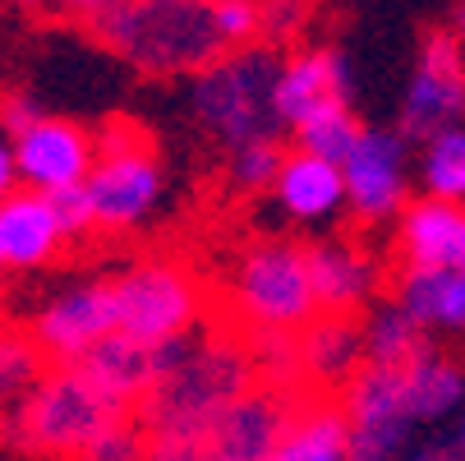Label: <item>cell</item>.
I'll list each match as a JSON object with an SVG mask.
<instances>
[{
  "mask_svg": "<svg viewBox=\"0 0 465 461\" xmlns=\"http://www.w3.org/2000/svg\"><path fill=\"white\" fill-rule=\"evenodd\" d=\"M19 5H33V10H42V0H19Z\"/></svg>",
  "mask_w": 465,
  "mask_h": 461,
  "instance_id": "cell-42",
  "label": "cell"
},
{
  "mask_svg": "<svg viewBox=\"0 0 465 461\" xmlns=\"http://www.w3.org/2000/svg\"><path fill=\"white\" fill-rule=\"evenodd\" d=\"M0 268H10V263H5V240H0Z\"/></svg>",
  "mask_w": 465,
  "mask_h": 461,
  "instance_id": "cell-41",
  "label": "cell"
},
{
  "mask_svg": "<svg viewBox=\"0 0 465 461\" xmlns=\"http://www.w3.org/2000/svg\"><path fill=\"white\" fill-rule=\"evenodd\" d=\"M129 406H120L111 392H102L79 365H55L28 402L5 420L10 438L42 456H84L115 420H124Z\"/></svg>",
  "mask_w": 465,
  "mask_h": 461,
  "instance_id": "cell-3",
  "label": "cell"
},
{
  "mask_svg": "<svg viewBox=\"0 0 465 461\" xmlns=\"http://www.w3.org/2000/svg\"><path fill=\"white\" fill-rule=\"evenodd\" d=\"M102 5H106V0H42V10H46V15H60V19H84V24H88Z\"/></svg>",
  "mask_w": 465,
  "mask_h": 461,
  "instance_id": "cell-36",
  "label": "cell"
},
{
  "mask_svg": "<svg viewBox=\"0 0 465 461\" xmlns=\"http://www.w3.org/2000/svg\"><path fill=\"white\" fill-rule=\"evenodd\" d=\"M401 254L411 268H442V273H465V204H442V199H420L401 208Z\"/></svg>",
  "mask_w": 465,
  "mask_h": 461,
  "instance_id": "cell-15",
  "label": "cell"
},
{
  "mask_svg": "<svg viewBox=\"0 0 465 461\" xmlns=\"http://www.w3.org/2000/svg\"><path fill=\"white\" fill-rule=\"evenodd\" d=\"M143 456H148V429L124 416V420H115L79 461H143Z\"/></svg>",
  "mask_w": 465,
  "mask_h": 461,
  "instance_id": "cell-31",
  "label": "cell"
},
{
  "mask_svg": "<svg viewBox=\"0 0 465 461\" xmlns=\"http://www.w3.org/2000/svg\"><path fill=\"white\" fill-rule=\"evenodd\" d=\"M401 378H406V406L415 420H442L465 397V374L438 351H420L411 365H401Z\"/></svg>",
  "mask_w": 465,
  "mask_h": 461,
  "instance_id": "cell-23",
  "label": "cell"
},
{
  "mask_svg": "<svg viewBox=\"0 0 465 461\" xmlns=\"http://www.w3.org/2000/svg\"><path fill=\"white\" fill-rule=\"evenodd\" d=\"M456 33H460V37H465V10H460V15H456Z\"/></svg>",
  "mask_w": 465,
  "mask_h": 461,
  "instance_id": "cell-40",
  "label": "cell"
},
{
  "mask_svg": "<svg viewBox=\"0 0 465 461\" xmlns=\"http://www.w3.org/2000/svg\"><path fill=\"white\" fill-rule=\"evenodd\" d=\"M84 189L102 231H134L139 222H148L162 199V162L143 129L111 125L97 139V162Z\"/></svg>",
  "mask_w": 465,
  "mask_h": 461,
  "instance_id": "cell-7",
  "label": "cell"
},
{
  "mask_svg": "<svg viewBox=\"0 0 465 461\" xmlns=\"http://www.w3.org/2000/svg\"><path fill=\"white\" fill-rule=\"evenodd\" d=\"M268 461H351L346 406H331V402L300 406Z\"/></svg>",
  "mask_w": 465,
  "mask_h": 461,
  "instance_id": "cell-22",
  "label": "cell"
},
{
  "mask_svg": "<svg viewBox=\"0 0 465 461\" xmlns=\"http://www.w3.org/2000/svg\"><path fill=\"white\" fill-rule=\"evenodd\" d=\"M193 342H198V333H193V337L162 342V346H143V342L124 337V333H111V337H102V342L79 360V369H84L102 392H111L120 406H129V402H143L148 392L193 351Z\"/></svg>",
  "mask_w": 465,
  "mask_h": 461,
  "instance_id": "cell-14",
  "label": "cell"
},
{
  "mask_svg": "<svg viewBox=\"0 0 465 461\" xmlns=\"http://www.w3.org/2000/svg\"><path fill=\"white\" fill-rule=\"evenodd\" d=\"M309 254V282H313V300L318 309L327 314H351L369 300L373 282H378V268H373V258L346 240H322Z\"/></svg>",
  "mask_w": 465,
  "mask_h": 461,
  "instance_id": "cell-18",
  "label": "cell"
},
{
  "mask_svg": "<svg viewBox=\"0 0 465 461\" xmlns=\"http://www.w3.org/2000/svg\"><path fill=\"white\" fill-rule=\"evenodd\" d=\"M51 199V208H55V217H60V226H64V236H84V231H93L97 222H93V204H88V189L79 185V189H60V194H46Z\"/></svg>",
  "mask_w": 465,
  "mask_h": 461,
  "instance_id": "cell-32",
  "label": "cell"
},
{
  "mask_svg": "<svg viewBox=\"0 0 465 461\" xmlns=\"http://www.w3.org/2000/svg\"><path fill=\"white\" fill-rule=\"evenodd\" d=\"M253 369H262L277 387H291L300 378V337L295 333H272V327H253L244 337Z\"/></svg>",
  "mask_w": 465,
  "mask_h": 461,
  "instance_id": "cell-28",
  "label": "cell"
},
{
  "mask_svg": "<svg viewBox=\"0 0 465 461\" xmlns=\"http://www.w3.org/2000/svg\"><path fill=\"white\" fill-rule=\"evenodd\" d=\"M346 425H351V461H396L401 456L411 443V429H415L401 369L364 365L346 387Z\"/></svg>",
  "mask_w": 465,
  "mask_h": 461,
  "instance_id": "cell-8",
  "label": "cell"
},
{
  "mask_svg": "<svg viewBox=\"0 0 465 461\" xmlns=\"http://www.w3.org/2000/svg\"><path fill=\"white\" fill-rule=\"evenodd\" d=\"M88 28L134 70L162 79L203 75L217 55H226L213 0H106Z\"/></svg>",
  "mask_w": 465,
  "mask_h": 461,
  "instance_id": "cell-1",
  "label": "cell"
},
{
  "mask_svg": "<svg viewBox=\"0 0 465 461\" xmlns=\"http://www.w3.org/2000/svg\"><path fill=\"white\" fill-rule=\"evenodd\" d=\"M364 369V337L341 314H327L300 333V378L318 387H351V378Z\"/></svg>",
  "mask_w": 465,
  "mask_h": 461,
  "instance_id": "cell-20",
  "label": "cell"
},
{
  "mask_svg": "<svg viewBox=\"0 0 465 461\" xmlns=\"http://www.w3.org/2000/svg\"><path fill=\"white\" fill-rule=\"evenodd\" d=\"M115 333V314H111V291L106 282H79L55 291L37 314H33V342L42 356L55 365H79L102 337Z\"/></svg>",
  "mask_w": 465,
  "mask_h": 461,
  "instance_id": "cell-10",
  "label": "cell"
},
{
  "mask_svg": "<svg viewBox=\"0 0 465 461\" xmlns=\"http://www.w3.org/2000/svg\"><path fill=\"white\" fill-rule=\"evenodd\" d=\"M456 461H465V416H460V429H456Z\"/></svg>",
  "mask_w": 465,
  "mask_h": 461,
  "instance_id": "cell-39",
  "label": "cell"
},
{
  "mask_svg": "<svg viewBox=\"0 0 465 461\" xmlns=\"http://www.w3.org/2000/svg\"><path fill=\"white\" fill-rule=\"evenodd\" d=\"M143 461H208L203 438H148Z\"/></svg>",
  "mask_w": 465,
  "mask_h": 461,
  "instance_id": "cell-34",
  "label": "cell"
},
{
  "mask_svg": "<svg viewBox=\"0 0 465 461\" xmlns=\"http://www.w3.org/2000/svg\"><path fill=\"white\" fill-rule=\"evenodd\" d=\"M0 240H5V263L10 268H42L60 254V245L70 240L51 208L46 194L37 189H15L0 204Z\"/></svg>",
  "mask_w": 465,
  "mask_h": 461,
  "instance_id": "cell-17",
  "label": "cell"
},
{
  "mask_svg": "<svg viewBox=\"0 0 465 461\" xmlns=\"http://www.w3.org/2000/svg\"><path fill=\"white\" fill-rule=\"evenodd\" d=\"M93 162H97V144L74 120L42 115L24 135H15V166H19L24 189H37V194L79 189L88 185Z\"/></svg>",
  "mask_w": 465,
  "mask_h": 461,
  "instance_id": "cell-9",
  "label": "cell"
},
{
  "mask_svg": "<svg viewBox=\"0 0 465 461\" xmlns=\"http://www.w3.org/2000/svg\"><path fill=\"white\" fill-rule=\"evenodd\" d=\"M295 139H300V153H313L322 162H346V153L355 148L360 139V125L346 106H327L318 115H309L304 125H295Z\"/></svg>",
  "mask_w": 465,
  "mask_h": 461,
  "instance_id": "cell-27",
  "label": "cell"
},
{
  "mask_svg": "<svg viewBox=\"0 0 465 461\" xmlns=\"http://www.w3.org/2000/svg\"><path fill=\"white\" fill-rule=\"evenodd\" d=\"M406 171H411L406 135H391V129H360L355 148L341 162L346 204L369 222H382L391 213H401L406 208Z\"/></svg>",
  "mask_w": 465,
  "mask_h": 461,
  "instance_id": "cell-11",
  "label": "cell"
},
{
  "mask_svg": "<svg viewBox=\"0 0 465 461\" xmlns=\"http://www.w3.org/2000/svg\"><path fill=\"white\" fill-rule=\"evenodd\" d=\"M300 402L291 397V387L262 383L203 434V452L208 461H268L272 447L282 443V434L291 429Z\"/></svg>",
  "mask_w": 465,
  "mask_h": 461,
  "instance_id": "cell-12",
  "label": "cell"
},
{
  "mask_svg": "<svg viewBox=\"0 0 465 461\" xmlns=\"http://www.w3.org/2000/svg\"><path fill=\"white\" fill-rule=\"evenodd\" d=\"M19 189V166H15V144L0 139V204Z\"/></svg>",
  "mask_w": 465,
  "mask_h": 461,
  "instance_id": "cell-37",
  "label": "cell"
},
{
  "mask_svg": "<svg viewBox=\"0 0 465 461\" xmlns=\"http://www.w3.org/2000/svg\"><path fill=\"white\" fill-rule=\"evenodd\" d=\"M37 120H42V111H37V102L28 93H10L5 102H0V125H5L10 135H24V129L37 125Z\"/></svg>",
  "mask_w": 465,
  "mask_h": 461,
  "instance_id": "cell-35",
  "label": "cell"
},
{
  "mask_svg": "<svg viewBox=\"0 0 465 461\" xmlns=\"http://www.w3.org/2000/svg\"><path fill=\"white\" fill-rule=\"evenodd\" d=\"M258 10H262V33L268 37H286L304 24L309 15V0H258Z\"/></svg>",
  "mask_w": 465,
  "mask_h": 461,
  "instance_id": "cell-33",
  "label": "cell"
},
{
  "mask_svg": "<svg viewBox=\"0 0 465 461\" xmlns=\"http://www.w3.org/2000/svg\"><path fill=\"white\" fill-rule=\"evenodd\" d=\"M465 115V55L460 42L438 33L424 42V55L415 65V79L406 88L401 125L415 139H433L442 129H451Z\"/></svg>",
  "mask_w": 465,
  "mask_h": 461,
  "instance_id": "cell-13",
  "label": "cell"
},
{
  "mask_svg": "<svg viewBox=\"0 0 465 461\" xmlns=\"http://www.w3.org/2000/svg\"><path fill=\"white\" fill-rule=\"evenodd\" d=\"M42 383V351L33 337L15 333V327H0V420H10L28 392Z\"/></svg>",
  "mask_w": 465,
  "mask_h": 461,
  "instance_id": "cell-26",
  "label": "cell"
},
{
  "mask_svg": "<svg viewBox=\"0 0 465 461\" xmlns=\"http://www.w3.org/2000/svg\"><path fill=\"white\" fill-rule=\"evenodd\" d=\"M277 75L282 60L268 46H240L217 55L193 84V111L231 153L262 144L282 129L277 115Z\"/></svg>",
  "mask_w": 465,
  "mask_h": 461,
  "instance_id": "cell-4",
  "label": "cell"
},
{
  "mask_svg": "<svg viewBox=\"0 0 465 461\" xmlns=\"http://www.w3.org/2000/svg\"><path fill=\"white\" fill-rule=\"evenodd\" d=\"M249 346L231 333L198 337L193 351L139 402L148 438H203L244 392H253Z\"/></svg>",
  "mask_w": 465,
  "mask_h": 461,
  "instance_id": "cell-2",
  "label": "cell"
},
{
  "mask_svg": "<svg viewBox=\"0 0 465 461\" xmlns=\"http://www.w3.org/2000/svg\"><path fill=\"white\" fill-rule=\"evenodd\" d=\"M396 305H401L424 333H465V273L406 268Z\"/></svg>",
  "mask_w": 465,
  "mask_h": 461,
  "instance_id": "cell-21",
  "label": "cell"
},
{
  "mask_svg": "<svg viewBox=\"0 0 465 461\" xmlns=\"http://www.w3.org/2000/svg\"><path fill=\"white\" fill-rule=\"evenodd\" d=\"M364 365H382V369H401L424 351V327L401 309V305H378L364 327Z\"/></svg>",
  "mask_w": 465,
  "mask_h": 461,
  "instance_id": "cell-24",
  "label": "cell"
},
{
  "mask_svg": "<svg viewBox=\"0 0 465 461\" xmlns=\"http://www.w3.org/2000/svg\"><path fill=\"white\" fill-rule=\"evenodd\" d=\"M115 333L143 346L193 337L203 318V282L175 258H139L124 273L106 277Z\"/></svg>",
  "mask_w": 465,
  "mask_h": 461,
  "instance_id": "cell-5",
  "label": "cell"
},
{
  "mask_svg": "<svg viewBox=\"0 0 465 461\" xmlns=\"http://www.w3.org/2000/svg\"><path fill=\"white\" fill-rule=\"evenodd\" d=\"M282 171V153L272 139H262V144H244L231 153V180L240 189H268Z\"/></svg>",
  "mask_w": 465,
  "mask_h": 461,
  "instance_id": "cell-29",
  "label": "cell"
},
{
  "mask_svg": "<svg viewBox=\"0 0 465 461\" xmlns=\"http://www.w3.org/2000/svg\"><path fill=\"white\" fill-rule=\"evenodd\" d=\"M420 175H424V199L465 204V125H451L424 144Z\"/></svg>",
  "mask_w": 465,
  "mask_h": 461,
  "instance_id": "cell-25",
  "label": "cell"
},
{
  "mask_svg": "<svg viewBox=\"0 0 465 461\" xmlns=\"http://www.w3.org/2000/svg\"><path fill=\"white\" fill-rule=\"evenodd\" d=\"M277 204L295 222H327L346 208V180L337 162H322L313 153H291L282 157V171L272 180Z\"/></svg>",
  "mask_w": 465,
  "mask_h": 461,
  "instance_id": "cell-19",
  "label": "cell"
},
{
  "mask_svg": "<svg viewBox=\"0 0 465 461\" xmlns=\"http://www.w3.org/2000/svg\"><path fill=\"white\" fill-rule=\"evenodd\" d=\"M401 461H456V447H442V443H429V447H415V452H406Z\"/></svg>",
  "mask_w": 465,
  "mask_h": 461,
  "instance_id": "cell-38",
  "label": "cell"
},
{
  "mask_svg": "<svg viewBox=\"0 0 465 461\" xmlns=\"http://www.w3.org/2000/svg\"><path fill=\"white\" fill-rule=\"evenodd\" d=\"M346 88H351V75L337 51H304L286 60L277 75V115L282 125L295 129L327 106H346Z\"/></svg>",
  "mask_w": 465,
  "mask_h": 461,
  "instance_id": "cell-16",
  "label": "cell"
},
{
  "mask_svg": "<svg viewBox=\"0 0 465 461\" xmlns=\"http://www.w3.org/2000/svg\"><path fill=\"white\" fill-rule=\"evenodd\" d=\"M213 15H217V33L226 42V51L253 46L262 33V10L258 0H213Z\"/></svg>",
  "mask_w": 465,
  "mask_h": 461,
  "instance_id": "cell-30",
  "label": "cell"
},
{
  "mask_svg": "<svg viewBox=\"0 0 465 461\" xmlns=\"http://www.w3.org/2000/svg\"><path fill=\"white\" fill-rule=\"evenodd\" d=\"M231 305L253 327L272 333H304L318 318L313 282H309V254L291 240H258L249 245L231 268Z\"/></svg>",
  "mask_w": 465,
  "mask_h": 461,
  "instance_id": "cell-6",
  "label": "cell"
}]
</instances>
